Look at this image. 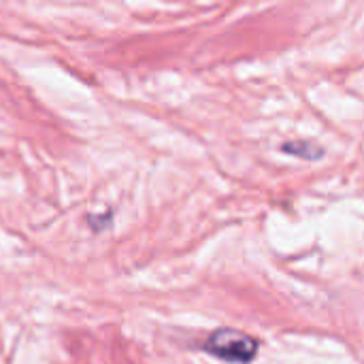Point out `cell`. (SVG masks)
Wrapping results in <instances>:
<instances>
[{
  "mask_svg": "<svg viewBox=\"0 0 364 364\" xmlns=\"http://www.w3.org/2000/svg\"><path fill=\"white\" fill-rule=\"evenodd\" d=\"M203 350L224 363L250 364L258 354V343L237 328H218L209 335Z\"/></svg>",
  "mask_w": 364,
  "mask_h": 364,
  "instance_id": "obj_1",
  "label": "cell"
},
{
  "mask_svg": "<svg viewBox=\"0 0 364 364\" xmlns=\"http://www.w3.org/2000/svg\"><path fill=\"white\" fill-rule=\"evenodd\" d=\"M282 151L296 156V158H303V160H318L324 156V149L311 141H288L282 145Z\"/></svg>",
  "mask_w": 364,
  "mask_h": 364,
  "instance_id": "obj_2",
  "label": "cell"
}]
</instances>
